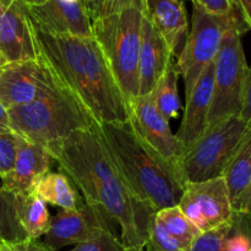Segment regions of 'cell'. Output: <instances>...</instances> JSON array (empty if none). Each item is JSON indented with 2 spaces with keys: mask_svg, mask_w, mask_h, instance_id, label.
<instances>
[{
  "mask_svg": "<svg viewBox=\"0 0 251 251\" xmlns=\"http://www.w3.org/2000/svg\"><path fill=\"white\" fill-rule=\"evenodd\" d=\"M240 215H243L247 217L248 222H249L250 233H251V186L249 189V193H248V195H247V200H245L244 207H243V211Z\"/></svg>",
  "mask_w": 251,
  "mask_h": 251,
  "instance_id": "obj_34",
  "label": "cell"
},
{
  "mask_svg": "<svg viewBox=\"0 0 251 251\" xmlns=\"http://www.w3.org/2000/svg\"><path fill=\"white\" fill-rule=\"evenodd\" d=\"M4 65H6V64H5L4 61H2L1 59H0V70H1V68H2V66H4Z\"/></svg>",
  "mask_w": 251,
  "mask_h": 251,
  "instance_id": "obj_39",
  "label": "cell"
},
{
  "mask_svg": "<svg viewBox=\"0 0 251 251\" xmlns=\"http://www.w3.org/2000/svg\"><path fill=\"white\" fill-rule=\"evenodd\" d=\"M17 216L29 239H39L48 232L51 216L46 202L34 194L17 195Z\"/></svg>",
  "mask_w": 251,
  "mask_h": 251,
  "instance_id": "obj_21",
  "label": "cell"
},
{
  "mask_svg": "<svg viewBox=\"0 0 251 251\" xmlns=\"http://www.w3.org/2000/svg\"><path fill=\"white\" fill-rule=\"evenodd\" d=\"M233 228H234V218L232 222L212 228L206 232H201L191 243L188 251H225L226 240L232 233Z\"/></svg>",
  "mask_w": 251,
  "mask_h": 251,
  "instance_id": "obj_25",
  "label": "cell"
},
{
  "mask_svg": "<svg viewBox=\"0 0 251 251\" xmlns=\"http://www.w3.org/2000/svg\"><path fill=\"white\" fill-rule=\"evenodd\" d=\"M33 28L42 60L96 124L129 122V103L95 37L50 34Z\"/></svg>",
  "mask_w": 251,
  "mask_h": 251,
  "instance_id": "obj_2",
  "label": "cell"
},
{
  "mask_svg": "<svg viewBox=\"0 0 251 251\" xmlns=\"http://www.w3.org/2000/svg\"><path fill=\"white\" fill-rule=\"evenodd\" d=\"M205 11L217 16H228L238 12L234 0H190Z\"/></svg>",
  "mask_w": 251,
  "mask_h": 251,
  "instance_id": "obj_29",
  "label": "cell"
},
{
  "mask_svg": "<svg viewBox=\"0 0 251 251\" xmlns=\"http://www.w3.org/2000/svg\"><path fill=\"white\" fill-rule=\"evenodd\" d=\"M73 185L64 173L49 171L37 181L32 194L61 210H75L82 205L83 201Z\"/></svg>",
  "mask_w": 251,
  "mask_h": 251,
  "instance_id": "obj_20",
  "label": "cell"
},
{
  "mask_svg": "<svg viewBox=\"0 0 251 251\" xmlns=\"http://www.w3.org/2000/svg\"><path fill=\"white\" fill-rule=\"evenodd\" d=\"M235 215H240L251 186V129L222 174Z\"/></svg>",
  "mask_w": 251,
  "mask_h": 251,
  "instance_id": "obj_19",
  "label": "cell"
},
{
  "mask_svg": "<svg viewBox=\"0 0 251 251\" xmlns=\"http://www.w3.org/2000/svg\"><path fill=\"white\" fill-rule=\"evenodd\" d=\"M83 2L87 7L91 21L108 15L110 12V7H112V0H86Z\"/></svg>",
  "mask_w": 251,
  "mask_h": 251,
  "instance_id": "obj_31",
  "label": "cell"
},
{
  "mask_svg": "<svg viewBox=\"0 0 251 251\" xmlns=\"http://www.w3.org/2000/svg\"><path fill=\"white\" fill-rule=\"evenodd\" d=\"M248 31L238 21L225 34L220 51L213 61V90L207 127L240 114L249 65L245 58L242 36Z\"/></svg>",
  "mask_w": 251,
  "mask_h": 251,
  "instance_id": "obj_6",
  "label": "cell"
},
{
  "mask_svg": "<svg viewBox=\"0 0 251 251\" xmlns=\"http://www.w3.org/2000/svg\"><path fill=\"white\" fill-rule=\"evenodd\" d=\"M83 1H86V0H83Z\"/></svg>",
  "mask_w": 251,
  "mask_h": 251,
  "instance_id": "obj_41",
  "label": "cell"
},
{
  "mask_svg": "<svg viewBox=\"0 0 251 251\" xmlns=\"http://www.w3.org/2000/svg\"><path fill=\"white\" fill-rule=\"evenodd\" d=\"M95 125L73 132L48 152L58 162L59 171L80 190L85 202L102 210L119 226L123 244L144 250L150 218L154 213L135 200Z\"/></svg>",
  "mask_w": 251,
  "mask_h": 251,
  "instance_id": "obj_1",
  "label": "cell"
},
{
  "mask_svg": "<svg viewBox=\"0 0 251 251\" xmlns=\"http://www.w3.org/2000/svg\"><path fill=\"white\" fill-rule=\"evenodd\" d=\"M173 54L145 11L139 55V96L153 91L159 78L173 61Z\"/></svg>",
  "mask_w": 251,
  "mask_h": 251,
  "instance_id": "obj_15",
  "label": "cell"
},
{
  "mask_svg": "<svg viewBox=\"0 0 251 251\" xmlns=\"http://www.w3.org/2000/svg\"><path fill=\"white\" fill-rule=\"evenodd\" d=\"M239 117L251 129V66H249V73H248L247 82H245L244 97H243V105Z\"/></svg>",
  "mask_w": 251,
  "mask_h": 251,
  "instance_id": "obj_32",
  "label": "cell"
},
{
  "mask_svg": "<svg viewBox=\"0 0 251 251\" xmlns=\"http://www.w3.org/2000/svg\"><path fill=\"white\" fill-rule=\"evenodd\" d=\"M178 206L200 232L232 222L235 215L223 176L185 183Z\"/></svg>",
  "mask_w": 251,
  "mask_h": 251,
  "instance_id": "obj_11",
  "label": "cell"
},
{
  "mask_svg": "<svg viewBox=\"0 0 251 251\" xmlns=\"http://www.w3.org/2000/svg\"><path fill=\"white\" fill-rule=\"evenodd\" d=\"M213 63L206 68L190 95L185 98L181 124L176 137L184 149H190L207 127V119L212 102Z\"/></svg>",
  "mask_w": 251,
  "mask_h": 251,
  "instance_id": "obj_17",
  "label": "cell"
},
{
  "mask_svg": "<svg viewBox=\"0 0 251 251\" xmlns=\"http://www.w3.org/2000/svg\"><path fill=\"white\" fill-rule=\"evenodd\" d=\"M144 250L146 251H188L178 240L174 239L156 220V213L151 216L147 239Z\"/></svg>",
  "mask_w": 251,
  "mask_h": 251,
  "instance_id": "obj_26",
  "label": "cell"
},
{
  "mask_svg": "<svg viewBox=\"0 0 251 251\" xmlns=\"http://www.w3.org/2000/svg\"><path fill=\"white\" fill-rule=\"evenodd\" d=\"M39 49L27 5L0 2V59L5 64L36 60Z\"/></svg>",
  "mask_w": 251,
  "mask_h": 251,
  "instance_id": "obj_13",
  "label": "cell"
},
{
  "mask_svg": "<svg viewBox=\"0 0 251 251\" xmlns=\"http://www.w3.org/2000/svg\"><path fill=\"white\" fill-rule=\"evenodd\" d=\"M156 220L186 249H189L191 243L201 233L200 229L184 215L178 205L158 211L156 213Z\"/></svg>",
  "mask_w": 251,
  "mask_h": 251,
  "instance_id": "obj_23",
  "label": "cell"
},
{
  "mask_svg": "<svg viewBox=\"0 0 251 251\" xmlns=\"http://www.w3.org/2000/svg\"><path fill=\"white\" fill-rule=\"evenodd\" d=\"M129 1L130 0H112V7H110V12L117 11V10H119L120 7H123L125 4H127Z\"/></svg>",
  "mask_w": 251,
  "mask_h": 251,
  "instance_id": "obj_36",
  "label": "cell"
},
{
  "mask_svg": "<svg viewBox=\"0 0 251 251\" xmlns=\"http://www.w3.org/2000/svg\"><path fill=\"white\" fill-rule=\"evenodd\" d=\"M0 251H53L49 249L44 243L38 239H29L26 238L24 240H15V242H1L0 243Z\"/></svg>",
  "mask_w": 251,
  "mask_h": 251,
  "instance_id": "obj_30",
  "label": "cell"
},
{
  "mask_svg": "<svg viewBox=\"0 0 251 251\" xmlns=\"http://www.w3.org/2000/svg\"><path fill=\"white\" fill-rule=\"evenodd\" d=\"M7 113L10 130L47 151L73 132L90 129L96 124L65 88L36 102L9 108Z\"/></svg>",
  "mask_w": 251,
  "mask_h": 251,
  "instance_id": "obj_5",
  "label": "cell"
},
{
  "mask_svg": "<svg viewBox=\"0 0 251 251\" xmlns=\"http://www.w3.org/2000/svg\"><path fill=\"white\" fill-rule=\"evenodd\" d=\"M20 136L10 129H0V178H4L14 166Z\"/></svg>",
  "mask_w": 251,
  "mask_h": 251,
  "instance_id": "obj_27",
  "label": "cell"
},
{
  "mask_svg": "<svg viewBox=\"0 0 251 251\" xmlns=\"http://www.w3.org/2000/svg\"><path fill=\"white\" fill-rule=\"evenodd\" d=\"M146 0H130L119 10L92 21L100 44L127 103L139 96V55Z\"/></svg>",
  "mask_w": 251,
  "mask_h": 251,
  "instance_id": "obj_4",
  "label": "cell"
},
{
  "mask_svg": "<svg viewBox=\"0 0 251 251\" xmlns=\"http://www.w3.org/2000/svg\"><path fill=\"white\" fill-rule=\"evenodd\" d=\"M27 238L17 216V195L0 186V243Z\"/></svg>",
  "mask_w": 251,
  "mask_h": 251,
  "instance_id": "obj_24",
  "label": "cell"
},
{
  "mask_svg": "<svg viewBox=\"0 0 251 251\" xmlns=\"http://www.w3.org/2000/svg\"><path fill=\"white\" fill-rule=\"evenodd\" d=\"M238 21H243L239 12L217 16L193 4L191 29L176 63L184 80L185 98L194 90L201 74L215 61L225 34Z\"/></svg>",
  "mask_w": 251,
  "mask_h": 251,
  "instance_id": "obj_8",
  "label": "cell"
},
{
  "mask_svg": "<svg viewBox=\"0 0 251 251\" xmlns=\"http://www.w3.org/2000/svg\"><path fill=\"white\" fill-rule=\"evenodd\" d=\"M250 251H251V249H250Z\"/></svg>",
  "mask_w": 251,
  "mask_h": 251,
  "instance_id": "obj_42",
  "label": "cell"
},
{
  "mask_svg": "<svg viewBox=\"0 0 251 251\" xmlns=\"http://www.w3.org/2000/svg\"><path fill=\"white\" fill-rule=\"evenodd\" d=\"M113 223L102 210L83 202L75 210H61L51 217L43 243L53 251L85 244L113 232Z\"/></svg>",
  "mask_w": 251,
  "mask_h": 251,
  "instance_id": "obj_12",
  "label": "cell"
},
{
  "mask_svg": "<svg viewBox=\"0 0 251 251\" xmlns=\"http://www.w3.org/2000/svg\"><path fill=\"white\" fill-rule=\"evenodd\" d=\"M64 1H68V2H75V1H78V0H64Z\"/></svg>",
  "mask_w": 251,
  "mask_h": 251,
  "instance_id": "obj_40",
  "label": "cell"
},
{
  "mask_svg": "<svg viewBox=\"0 0 251 251\" xmlns=\"http://www.w3.org/2000/svg\"><path fill=\"white\" fill-rule=\"evenodd\" d=\"M12 1H15V0H0L1 4H11Z\"/></svg>",
  "mask_w": 251,
  "mask_h": 251,
  "instance_id": "obj_38",
  "label": "cell"
},
{
  "mask_svg": "<svg viewBox=\"0 0 251 251\" xmlns=\"http://www.w3.org/2000/svg\"><path fill=\"white\" fill-rule=\"evenodd\" d=\"M63 88L41 56L6 64L0 70V103L7 109L36 102Z\"/></svg>",
  "mask_w": 251,
  "mask_h": 251,
  "instance_id": "obj_9",
  "label": "cell"
},
{
  "mask_svg": "<svg viewBox=\"0 0 251 251\" xmlns=\"http://www.w3.org/2000/svg\"><path fill=\"white\" fill-rule=\"evenodd\" d=\"M234 1L248 31H251V0H234Z\"/></svg>",
  "mask_w": 251,
  "mask_h": 251,
  "instance_id": "obj_33",
  "label": "cell"
},
{
  "mask_svg": "<svg viewBox=\"0 0 251 251\" xmlns=\"http://www.w3.org/2000/svg\"><path fill=\"white\" fill-rule=\"evenodd\" d=\"M0 129H10V120L7 108L0 103Z\"/></svg>",
  "mask_w": 251,
  "mask_h": 251,
  "instance_id": "obj_35",
  "label": "cell"
},
{
  "mask_svg": "<svg viewBox=\"0 0 251 251\" xmlns=\"http://www.w3.org/2000/svg\"><path fill=\"white\" fill-rule=\"evenodd\" d=\"M24 4H26L27 6H38V5L44 4L47 0H21Z\"/></svg>",
  "mask_w": 251,
  "mask_h": 251,
  "instance_id": "obj_37",
  "label": "cell"
},
{
  "mask_svg": "<svg viewBox=\"0 0 251 251\" xmlns=\"http://www.w3.org/2000/svg\"><path fill=\"white\" fill-rule=\"evenodd\" d=\"M249 130L239 115L206 127L181 159L180 172L185 183L222 176Z\"/></svg>",
  "mask_w": 251,
  "mask_h": 251,
  "instance_id": "obj_7",
  "label": "cell"
},
{
  "mask_svg": "<svg viewBox=\"0 0 251 251\" xmlns=\"http://www.w3.org/2000/svg\"><path fill=\"white\" fill-rule=\"evenodd\" d=\"M27 10L33 26L47 33L93 37L92 21L83 0H47L38 6H27Z\"/></svg>",
  "mask_w": 251,
  "mask_h": 251,
  "instance_id": "obj_14",
  "label": "cell"
},
{
  "mask_svg": "<svg viewBox=\"0 0 251 251\" xmlns=\"http://www.w3.org/2000/svg\"><path fill=\"white\" fill-rule=\"evenodd\" d=\"M129 114L127 123L136 136L164 162L180 172L186 150L172 132L168 120L156 109L151 96L134 98L129 103Z\"/></svg>",
  "mask_w": 251,
  "mask_h": 251,
  "instance_id": "obj_10",
  "label": "cell"
},
{
  "mask_svg": "<svg viewBox=\"0 0 251 251\" xmlns=\"http://www.w3.org/2000/svg\"><path fill=\"white\" fill-rule=\"evenodd\" d=\"M179 73L176 70V64L172 63L168 66L162 77L159 78L153 91L150 93L156 109L166 118L171 120L176 118L180 110V98L178 92V78Z\"/></svg>",
  "mask_w": 251,
  "mask_h": 251,
  "instance_id": "obj_22",
  "label": "cell"
},
{
  "mask_svg": "<svg viewBox=\"0 0 251 251\" xmlns=\"http://www.w3.org/2000/svg\"><path fill=\"white\" fill-rule=\"evenodd\" d=\"M149 19L178 58L188 37V16L183 0H146Z\"/></svg>",
  "mask_w": 251,
  "mask_h": 251,
  "instance_id": "obj_18",
  "label": "cell"
},
{
  "mask_svg": "<svg viewBox=\"0 0 251 251\" xmlns=\"http://www.w3.org/2000/svg\"><path fill=\"white\" fill-rule=\"evenodd\" d=\"M51 159L46 149L20 137L14 166L10 173L1 179V188L15 195L32 194L37 181L49 172Z\"/></svg>",
  "mask_w": 251,
  "mask_h": 251,
  "instance_id": "obj_16",
  "label": "cell"
},
{
  "mask_svg": "<svg viewBox=\"0 0 251 251\" xmlns=\"http://www.w3.org/2000/svg\"><path fill=\"white\" fill-rule=\"evenodd\" d=\"M69 251H144L136 249V248H130L123 244L122 240L117 238V235L113 232H107L96 240L90 243L76 245L74 249Z\"/></svg>",
  "mask_w": 251,
  "mask_h": 251,
  "instance_id": "obj_28",
  "label": "cell"
},
{
  "mask_svg": "<svg viewBox=\"0 0 251 251\" xmlns=\"http://www.w3.org/2000/svg\"><path fill=\"white\" fill-rule=\"evenodd\" d=\"M96 130L113 164L135 200L153 213L176 206L185 180L136 136L129 123L96 124Z\"/></svg>",
  "mask_w": 251,
  "mask_h": 251,
  "instance_id": "obj_3",
  "label": "cell"
}]
</instances>
